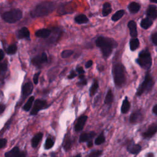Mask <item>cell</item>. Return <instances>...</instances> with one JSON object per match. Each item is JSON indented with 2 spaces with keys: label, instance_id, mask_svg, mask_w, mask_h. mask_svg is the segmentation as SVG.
<instances>
[{
  "label": "cell",
  "instance_id": "23",
  "mask_svg": "<svg viewBox=\"0 0 157 157\" xmlns=\"http://www.w3.org/2000/svg\"><path fill=\"white\" fill-rule=\"evenodd\" d=\"M34 101V96H30L27 100V102L25 103L24 106L23 107V109L26 112L29 111L31 109Z\"/></svg>",
  "mask_w": 157,
  "mask_h": 157
},
{
  "label": "cell",
  "instance_id": "40",
  "mask_svg": "<svg viewBox=\"0 0 157 157\" xmlns=\"http://www.w3.org/2000/svg\"><path fill=\"white\" fill-rule=\"evenodd\" d=\"M76 72L78 74V76L84 75V73H85V71L82 67H77L76 68Z\"/></svg>",
  "mask_w": 157,
  "mask_h": 157
},
{
  "label": "cell",
  "instance_id": "50",
  "mask_svg": "<svg viewBox=\"0 0 157 157\" xmlns=\"http://www.w3.org/2000/svg\"><path fill=\"white\" fill-rule=\"evenodd\" d=\"M147 157H153V154L152 153H150L147 154Z\"/></svg>",
  "mask_w": 157,
  "mask_h": 157
},
{
  "label": "cell",
  "instance_id": "20",
  "mask_svg": "<svg viewBox=\"0 0 157 157\" xmlns=\"http://www.w3.org/2000/svg\"><path fill=\"white\" fill-rule=\"evenodd\" d=\"M140 8H141L140 4L136 2L131 3L128 6L129 10L130 11L131 13H133V14H136V13L138 12L139 10H140Z\"/></svg>",
  "mask_w": 157,
  "mask_h": 157
},
{
  "label": "cell",
  "instance_id": "49",
  "mask_svg": "<svg viewBox=\"0 0 157 157\" xmlns=\"http://www.w3.org/2000/svg\"><path fill=\"white\" fill-rule=\"evenodd\" d=\"M92 145H93V142H92V141H89L88 142V147H92Z\"/></svg>",
  "mask_w": 157,
  "mask_h": 157
},
{
  "label": "cell",
  "instance_id": "26",
  "mask_svg": "<svg viewBox=\"0 0 157 157\" xmlns=\"http://www.w3.org/2000/svg\"><path fill=\"white\" fill-rule=\"evenodd\" d=\"M139 46V41L138 38H133L132 39H131L130 43H129V46H130V49L132 51L135 50Z\"/></svg>",
  "mask_w": 157,
  "mask_h": 157
},
{
  "label": "cell",
  "instance_id": "39",
  "mask_svg": "<svg viewBox=\"0 0 157 157\" xmlns=\"http://www.w3.org/2000/svg\"><path fill=\"white\" fill-rule=\"evenodd\" d=\"M7 140L6 139H0V149L4 148L7 144Z\"/></svg>",
  "mask_w": 157,
  "mask_h": 157
},
{
  "label": "cell",
  "instance_id": "10",
  "mask_svg": "<svg viewBox=\"0 0 157 157\" xmlns=\"http://www.w3.org/2000/svg\"><path fill=\"white\" fill-rule=\"evenodd\" d=\"M88 117L87 115H82L78 118L74 125V129L76 132L82 131L87 121Z\"/></svg>",
  "mask_w": 157,
  "mask_h": 157
},
{
  "label": "cell",
  "instance_id": "51",
  "mask_svg": "<svg viewBox=\"0 0 157 157\" xmlns=\"http://www.w3.org/2000/svg\"><path fill=\"white\" fill-rule=\"evenodd\" d=\"M150 1L153 3H157V0H156V1H154V0H151Z\"/></svg>",
  "mask_w": 157,
  "mask_h": 157
},
{
  "label": "cell",
  "instance_id": "41",
  "mask_svg": "<svg viewBox=\"0 0 157 157\" xmlns=\"http://www.w3.org/2000/svg\"><path fill=\"white\" fill-rule=\"evenodd\" d=\"M14 157H26V153L23 151H18Z\"/></svg>",
  "mask_w": 157,
  "mask_h": 157
},
{
  "label": "cell",
  "instance_id": "45",
  "mask_svg": "<svg viewBox=\"0 0 157 157\" xmlns=\"http://www.w3.org/2000/svg\"><path fill=\"white\" fill-rule=\"evenodd\" d=\"M93 65V61L92 60H88L86 63H85V68H89Z\"/></svg>",
  "mask_w": 157,
  "mask_h": 157
},
{
  "label": "cell",
  "instance_id": "25",
  "mask_svg": "<svg viewBox=\"0 0 157 157\" xmlns=\"http://www.w3.org/2000/svg\"><path fill=\"white\" fill-rule=\"evenodd\" d=\"M129 108H130V103H129L127 97H126L125 99H124V101H123V104H122V108H121V111L123 114H126L127 112H128V111L129 110Z\"/></svg>",
  "mask_w": 157,
  "mask_h": 157
},
{
  "label": "cell",
  "instance_id": "31",
  "mask_svg": "<svg viewBox=\"0 0 157 157\" xmlns=\"http://www.w3.org/2000/svg\"><path fill=\"white\" fill-rule=\"evenodd\" d=\"M20 149L18 147H15L11 149L10 151L6 152L5 153V157H14L18 151H19Z\"/></svg>",
  "mask_w": 157,
  "mask_h": 157
},
{
  "label": "cell",
  "instance_id": "15",
  "mask_svg": "<svg viewBox=\"0 0 157 157\" xmlns=\"http://www.w3.org/2000/svg\"><path fill=\"white\" fill-rule=\"evenodd\" d=\"M157 132V125L153 124L152 125L146 132L143 134V136L144 138H149L153 136Z\"/></svg>",
  "mask_w": 157,
  "mask_h": 157
},
{
  "label": "cell",
  "instance_id": "32",
  "mask_svg": "<svg viewBox=\"0 0 157 157\" xmlns=\"http://www.w3.org/2000/svg\"><path fill=\"white\" fill-rule=\"evenodd\" d=\"M54 145V140L50 138H49L46 139V143H45V145H44V147L46 150H49L52 147H53Z\"/></svg>",
  "mask_w": 157,
  "mask_h": 157
},
{
  "label": "cell",
  "instance_id": "29",
  "mask_svg": "<svg viewBox=\"0 0 157 157\" xmlns=\"http://www.w3.org/2000/svg\"><path fill=\"white\" fill-rule=\"evenodd\" d=\"M113 101H114V95L112 91L109 90L107 93L105 100H104V102H105L106 104H108V105H110V104L112 103Z\"/></svg>",
  "mask_w": 157,
  "mask_h": 157
},
{
  "label": "cell",
  "instance_id": "52",
  "mask_svg": "<svg viewBox=\"0 0 157 157\" xmlns=\"http://www.w3.org/2000/svg\"><path fill=\"white\" fill-rule=\"evenodd\" d=\"M76 157H82V156H81L80 154H78V155H77Z\"/></svg>",
  "mask_w": 157,
  "mask_h": 157
},
{
  "label": "cell",
  "instance_id": "24",
  "mask_svg": "<svg viewBox=\"0 0 157 157\" xmlns=\"http://www.w3.org/2000/svg\"><path fill=\"white\" fill-rule=\"evenodd\" d=\"M152 23H153V22L151 19L149 18H146V19H144L143 20H142L141 22V27L143 28L148 29L151 27Z\"/></svg>",
  "mask_w": 157,
  "mask_h": 157
},
{
  "label": "cell",
  "instance_id": "47",
  "mask_svg": "<svg viewBox=\"0 0 157 157\" xmlns=\"http://www.w3.org/2000/svg\"><path fill=\"white\" fill-rule=\"evenodd\" d=\"M4 58V53L2 49H0V61H2Z\"/></svg>",
  "mask_w": 157,
  "mask_h": 157
},
{
  "label": "cell",
  "instance_id": "1",
  "mask_svg": "<svg viewBox=\"0 0 157 157\" xmlns=\"http://www.w3.org/2000/svg\"><path fill=\"white\" fill-rule=\"evenodd\" d=\"M96 45L100 48L104 57H108L111 54L113 49L117 47V42L113 39L100 36L96 40Z\"/></svg>",
  "mask_w": 157,
  "mask_h": 157
},
{
  "label": "cell",
  "instance_id": "35",
  "mask_svg": "<svg viewBox=\"0 0 157 157\" xmlns=\"http://www.w3.org/2000/svg\"><path fill=\"white\" fill-rule=\"evenodd\" d=\"M104 141H105V137H104V135L102 133L95 139V143L96 145H101L104 142Z\"/></svg>",
  "mask_w": 157,
  "mask_h": 157
},
{
  "label": "cell",
  "instance_id": "34",
  "mask_svg": "<svg viewBox=\"0 0 157 157\" xmlns=\"http://www.w3.org/2000/svg\"><path fill=\"white\" fill-rule=\"evenodd\" d=\"M73 54L74 51L72 50H65L61 52V56L63 58H67L70 57Z\"/></svg>",
  "mask_w": 157,
  "mask_h": 157
},
{
  "label": "cell",
  "instance_id": "42",
  "mask_svg": "<svg viewBox=\"0 0 157 157\" xmlns=\"http://www.w3.org/2000/svg\"><path fill=\"white\" fill-rule=\"evenodd\" d=\"M77 76V74L76 72H75L74 71H72L70 73V74L68 76V78H69V79H73V78H74V77H76V76Z\"/></svg>",
  "mask_w": 157,
  "mask_h": 157
},
{
  "label": "cell",
  "instance_id": "16",
  "mask_svg": "<svg viewBox=\"0 0 157 157\" xmlns=\"http://www.w3.org/2000/svg\"><path fill=\"white\" fill-rule=\"evenodd\" d=\"M95 136V132H90V133H82L79 138V142H89L91 141L94 136Z\"/></svg>",
  "mask_w": 157,
  "mask_h": 157
},
{
  "label": "cell",
  "instance_id": "36",
  "mask_svg": "<svg viewBox=\"0 0 157 157\" xmlns=\"http://www.w3.org/2000/svg\"><path fill=\"white\" fill-rule=\"evenodd\" d=\"M7 70V64L6 62L1 63L0 62V74H4Z\"/></svg>",
  "mask_w": 157,
  "mask_h": 157
},
{
  "label": "cell",
  "instance_id": "38",
  "mask_svg": "<svg viewBox=\"0 0 157 157\" xmlns=\"http://www.w3.org/2000/svg\"><path fill=\"white\" fill-rule=\"evenodd\" d=\"M40 74H41V72L39 71L37 73H36L34 76H33V82L34 84L37 85L38 84V82H39V76H40Z\"/></svg>",
  "mask_w": 157,
  "mask_h": 157
},
{
  "label": "cell",
  "instance_id": "18",
  "mask_svg": "<svg viewBox=\"0 0 157 157\" xmlns=\"http://www.w3.org/2000/svg\"><path fill=\"white\" fill-rule=\"evenodd\" d=\"M142 118V114L139 111H137L133 112L130 116V122L132 123H135L139 122Z\"/></svg>",
  "mask_w": 157,
  "mask_h": 157
},
{
  "label": "cell",
  "instance_id": "7",
  "mask_svg": "<svg viewBox=\"0 0 157 157\" xmlns=\"http://www.w3.org/2000/svg\"><path fill=\"white\" fill-rule=\"evenodd\" d=\"M47 102L46 100L38 99H37L34 104V106L31 111L30 115H36L38 114V112L46 108H47Z\"/></svg>",
  "mask_w": 157,
  "mask_h": 157
},
{
  "label": "cell",
  "instance_id": "21",
  "mask_svg": "<svg viewBox=\"0 0 157 157\" xmlns=\"http://www.w3.org/2000/svg\"><path fill=\"white\" fill-rule=\"evenodd\" d=\"M112 12V7L111 5L109 3H105L103 4V7H102V14L104 17H106L108 16L109 14H111Z\"/></svg>",
  "mask_w": 157,
  "mask_h": 157
},
{
  "label": "cell",
  "instance_id": "30",
  "mask_svg": "<svg viewBox=\"0 0 157 157\" xmlns=\"http://www.w3.org/2000/svg\"><path fill=\"white\" fill-rule=\"evenodd\" d=\"M6 52L9 55H14L15 54L17 51V47L16 44H10L8 47L6 49Z\"/></svg>",
  "mask_w": 157,
  "mask_h": 157
},
{
  "label": "cell",
  "instance_id": "12",
  "mask_svg": "<svg viewBox=\"0 0 157 157\" xmlns=\"http://www.w3.org/2000/svg\"><path fill=\"white\" fill-rule=\"evenodd\" d=\"M146 15L150 19L157 18V7L153 5H150L146 10Z\"/></svg>",
  "mask_w": 157,
  "mask_h": 157
},
{
  "label": "cell",
  "instance_id": "53",
  "mask_svg": "<svg viewBox=\"0 0 157 157\" xmlns=\"http://www.w3.org/2000/svg\"><path fill=\"white\" fill-rule=\"evenodd\" d=\"M51 157H57V156H55V155H52Z\"/></svg>",
  "mask_w": 157,
  "mask_h": 157
},
{
  "label": "cell",
  "instance_id": "9",
  "mask_svg": "<svg viewBox=\"0 0 157 157\" xmlns=\"http://www.w3.org/2000/svg\"><path fill=\"white\" fill-rule=\"evenodd\" d=\"M33 90V85L31 82L25 83L22 87V101H24L28 96H29Z\"/></svg>",
  "mask_w": 157,
  "mask_h": 157
},
{
  "label": "cell",
  "instance_id": "2",
  "mask_svg": "<svg viewBox=\"0 0 157 157\" xmlns=\"http://www.w3.org/2000/svg\"><path fill=\"white\" fill-rule=\"evenodd\" d=\"M55 8L56 4L54 3L44 1L36 6L31 11V16L33 18L46 16L53 12Z\"/></svg>",
  "mask_w": 157,
  "mask_h": 157
},
{
  "label": "cell",
  "instance_id": "33",
  "mask_svg": "<svg viewBox=\"0 0 157 157\" xmlns=\"http://www.w3.org/2000/svg\"><path fill=\"white\" fill-rule=\"evenodd\" d=\"M72 146V141L70 138H67L63 143V147L66 151L69 150Z\"/></svg>",
  "mask_w": 157,
  "mask_h": 157
},
{
  "label": "cell",
  "instance_id": "13",
  "mask_svg": "<svg viewBox=\"0 0 157 157\" xmlns=\"http://www.w3.org/2000/svg\"><path fill=\"white\" fill-rule=\"evenodd\" d=\"M51 33L52 31L50 30L47 28H43L36 31L35 33V36L37 37L46 39L49 37L51 35Z\"/></svg>",
  "mask_w": 157,
  "mask_h": 157
},
{
  "label": "cell",
  "instance_id": "8",
  "mask_svg": "<svg viewBox=\"0 0 157 157\" xmlns=\"http://www.w3.org/2000/svg\"><path fill=\"white\" fill-rule=\"evenodd\" d=\"M47 55L45 52H43L40 55L34 57L31 60V63L37 68H41L44 63L47 62Z\"/></svg>",
  "mask_w": 157,
  "mask_h": 157
},
{
  "label": "cell",
  "instance_id": "46",
  "mask_svg": "<svg viewBox=\"0 0 157 157\" xmlns=\"http://www.w3.org/2000/svg\"><path fill=\"white\" fill-rule=\"evenodd\" d=\"M5 109H6L5 105H4L3 104H0V114H1L4 112Z\"/></svg>",
  "mask_w": 157,
  "mask_h": 157
},
{
  "label": "cell",
  "instance_id": "28",
  "mask_svg": "<svg viewBox=\"0 0 157 157\" xmlns=\"http://www.w3.org/2000/svg\"><path fill=\"white\" fill-rule=\"evenodd\" d=\"M125 14V10H120L119 11H117L115 12V14L112 16V20L114 22L118 21L120 20Z\"/></svg>",
  "mask_w": 157,
  "mask_h": 157
},
{
  "label": "cell",
  "instance_id": "43",
  "mask_svg": "<svg viewBox=\"0 0 157 157\" xmlns=\"http://www.w3.org/2000/svg\"><path fill=\"white\" fill-rule=\"evenodd\" d=\"M152 41L154 44L157 45V32L153 34L152 37Z\"/></svg>",
  "mask_w": 157,
  "mask_h": 157
},
{
  "label": "cell",
  "instance_id": "4",
  "mask_svg": "<svg viewBox=\"0 0 157 157\" xmlns=\"http://www.w3.org/2000/svg\"><path fill=\"white\" fill-rule=\"evenodd\" d=\"M114 78L117 86L121 87L125 82V71L122 64H117L114 68Z\"/></svg>",
  "mask_w": 157,
  "mask_h": 157
},
{
  "label": "cell",
  "instance_id": "48",
  "mask_svg": "<svg viewBox=\"0 0 157 157\" xmlns=\"http://www.w3.org/2000/svg\"><path fill=\"white\" fill-rule=\"evenodd\" d=\"M153 112L155 114L157 115V104L153 107Z\"/></svg>",
  "mask_w": 157,
  "mask_h": 157
},
{
  "label": "cell",
  "instance_id": "44",
  "mask_svg": "<svg viewBox=\"0 0 157 157\" xmlns=\"http://www.w3.org/2000/svg\"><path fill=\"white\" fill-rule=\"evenodd\" d=\"M87 80L85 79V78H84V79H83V80H81V81L78 82L77 84L78 86H83V85H87Z\"/></svg>",
  "mask_w": 157,
  "mask_h": 157
},
{
  "label": "cell",
  "instance_id": "19",
  "mask_svg": "<svg viewBox=\"0 0 157 157\" xmlns=\"http://www.w3.org/2000/svg\"><path fill=\"white\" fill-rule=\"evenodd\" d=\"M141 150V147L138 144H130L128 147V150L129 152V153L132 154H137Z\"/></svg>",
  "mask_w": 157,
  "mask_h": 157
},
{
  "label": "cell",
  "instance_id": "11",
  "mask_svg": "<svg viewBox=\"0 0 157 157\" xmlns=\"http://www.w3.org/2000/svg\"><path fill=\"white\" fill-rule=\"evenodd\" d=\"M17 37L18 39H26L30 41V33L27 27H23L17 31Z\"/></svg>",
  "mask_w": 157,
  "mask_h": 157
},
{
  "label": "cell",
  "instance_id": "17",
  "mask_svg": "<svg viewBox=\"0 0 157 157\" xmlns=\"http://www.w3.org/2000/svg\"><path fill=\"white\" fill-rule=\"evenodd\" d=\"M43 137V133H39L36 134L32 139L31 140V146L33 148H36L39 145V142H41Z\"/></svg>",
  "mask_w": 157,
  "mask_h": 157
},
{
  "label": "cell",
  "instance_id": "14",
  "mask_svg": "<svg viewBox=\"0 0 157 157\" xmlns=\"http://www.w3.org/2000/svg\"><path fill=\"white\" fill-rule=\"evenodd\" d=\"M128 26V28L129 29L131 36H132L133 38H136L138 36L136 23H135V22H134L133 20H131V21L129 22Z\"/></svg>",
  "mask_w": 157,
  "mask_h": 157
},
{
  "label": "cell",
  "instance_id": "37",
  "mask_svg": "<svg viewBox=\"0 0 157 157\" xmlns=\"http://www.w3.org/2000/svg\"><path fill=\"white\" fill-rule=\"evenodd\" d=\"M102 152L101 150H95L91 152L87 157H99L102 155Z\"/></svg>",
  "mask_w": 157,
  "mask_h": 157
},
{
  "label": "cell",
  "instance_id": "5",
  "mask_svg": "<svg viewBox=\"0 0 157 157\" xmlns=\"http://www.w3.org/2000/svg\"><path fill=\"white\" fill-rule=\"evenodd\" d=\"M137 62L142 68L145 70H149L151 67L152 58L148 50H145L141 52Z\"/></svg>",
  "mask_w": 157,
  "mask_h": 157
},
{
  "label": "cell",
  "instance_id": "3",
  "mask_svg": "<svg viewBox=\"0 0 157 157\" xmlns=\"http://www.w3.org/2000/svg\"><path fill=\"white\" fill-rule=\"evenodd\" d=\"M1 17L7 23H15L22 18L23 13L20 9H14L3 13Z\"/></svg>",
  "mask_w": 157,
  "mask_h": 157
},
{
  "label": "cell",
  "instance_id": "6",
  "mask_svg": "<svg viewBox=\"0 0 157 157\" xmlns=\"http://www.w3.org/2000/svg\"><path fill=\"white\" fill-rule=\"evenodd\" d=\"M153 86V81L152 77L150 76L149 73H147L144 81L142 84L139 86L138 91L137 95L138 96H141L143 94L145 91H149Z\"/></svg>",
  "mask_w": 157,
  "mask_h": 157
},
{
  "label": "cell",
  "instance_id": "22",
  "mask_svg": "<svg viewBox=\"0 0 157 157\" xmlns=\"http://www.w3.org/2000/svg\"><path fill=\"white\" fill-rule=\"evenodd\" d=\"M75 22L78 24H84L88 22V19L84 14H80L76 16L74 19Z\"/></svg>",
  "mask_w": 157,
  "mask_h": 157
},
{
  "label": "cell",
  "instance_id": "27",
  "mask_svg": "<svg viewBox=\"0 0 157 157\" xmlns=\"http://www.w3.org/2000/svg\"><path fill=\"white\" fill-rule=\"evenodd\" d=\"M99 87V84H98V82L96 80H95L93 84L91 85V87H90V96H93L95 95V93H96V91L98 90V88Z\"/></svg>",
  "mask_w": 157,
  "mask_h": 157
}]
</instances>
